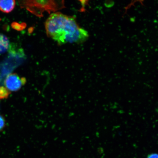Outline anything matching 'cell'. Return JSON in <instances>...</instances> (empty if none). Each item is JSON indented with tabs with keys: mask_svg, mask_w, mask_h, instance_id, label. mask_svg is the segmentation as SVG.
I'll use <instances>...</instances> for the list:
<instances>
[{
	"mask_svg": "<svg viewBox=\"0 0 158 158\" xmlns=\"http://www.w3.org/2000/svg\"><path fill=\"white\" fill-rule=\"evenodd\" d=\"M45 26L47 36L59 45L81 44L87 40L89 36L88 31L79 26L74 17L59 12L49 16Z\"/></svg>",
	"mask_w": 158,
	"mask_h": 158,
	"instance_id": "cell-1",
	"label": "cell"
},
{
	"mask_svg": "<svg viewBox=\"0 0 158 158\" xmlns=\"http://www.w3.org/2000/svg\"><path fill=\"white\" fill-rule=\"evenodd\" d=\"M54 1H35L29 2L30 10L38 16H41L45 11H55L64 7V3Z\"/></svg>",
	"mask_w": 158,
	"mask_h": 158,
	"instance_id": "cell-2",
	"label": "cell"
},
{
	"mask_svg": "<svg viewBox=\"0 0 158 158\" xmlns=\"http://www.w3.org/2000/svg\"><path fill=\"white\" fill-rule=\"evenodd\" d=\"M26 79L21 77L16 74H10L7 76L5 81L6 88L10 91H17L26 84Z\"/></svg>",
	"mask_w": 158,
	"mask_h": 158,
	"instance_id": "cell-3",
	"label": "cell"
},
{
	"mask_svg": "<svg viewBox=\"0 0 158 158\" xmlns=\"http://www.w3.org/2000/svg\"><path fill=\"white\" fill-rule=\"evenodd\" d=\"M15 1H0V10L5 13L10 12L15 8Z\"/></svg>",
	"mask_w": 158,
	"mask_h": 158,
	"instance_id": "cell-4",
	"label": "cell"
},
{
	"mask_svg": "<svg viewBox=\"0 0 158 158\" xmlns=\"http://www.w3.org/2000/svg\"><path fill=\"white\" fill-rule=\"evenodd\" d=\"M10 41L5 35L0 33V54H4L9 50Z\"/></svg>",
	"mask_w": 158,
	"mask_h": 158,
	"instance_id": "cell-5",
	"label": "cell"
},
{
	"mask_svg": "<svg viewBox=\"0 0 158 158\" xmlns=\"http://www.w3.org/2000/svg\"><path fill=\"white\" fill-rule=\"evenodd\" d=\"M9 91L4 87H0V99L6 98L9 95Z\"/></svg>",
	"mask_w": 158,
	"mask_h": 158,
	"instance_id": "cell-6",
	"label": "cell"
},
{
	"mask_svg": "<svg viewBox=\"0 0 158 158\" xmlns=\"http://www.w3.org/2000/svg\"><path fill=\"white\" fill-rule=\"evenodd\" d=\"M104 5L107 8H110L114 7V2L112 1H106L104 2Z\"/></svg>",
	"mask_w": 158,
	"mask_h": 158,
	"instance_id": "cell-7",
	"label": "cell"
},
{
	"mask_svg": "<svg viewBox=\"0 0 158 158\" xmlns=\"http://www.w3.org/2000/svg\"><path fill=\"white\" fill-rule=\"evenodd\" d=\"M5 122L4 118L0 115V131L5 127Z\"/></svg>",
	"mask_w": 158,
	"mask_h": 158,
	"instance_id": "cell-8",
	"label": "cell"
},
{
	"mask_svg": "<svg viewBox=\"0 0 158 158\" xmlns=\"http://www.w3.org/2000/svg\"><path fill=\"white\" fill-rule=\"evenodd\" d=\"M147 158H158V155L157 154H152L148 156Z\"/></svg>",
	"mask_w": 158,
	"mask_h": 158,
	"instance_id": "cell-9",
	"label": "cell"
},
{
	"mask_svg": "<svg viewBox=\"0 0 158 158\" xmlns=\"http://www.w3.org/2000/svg\"><path fill=\"white\" fill-rule=\"evenodd\" d=\"M130 21H131V22H134L135 21V18L133 17L131 18L130 19Z\"/></svg>",
	"mask_w": 158,
	"mask_h": 158,
	"instance_id": "cell-10",
	"label": "cell"
}]
</instances>
